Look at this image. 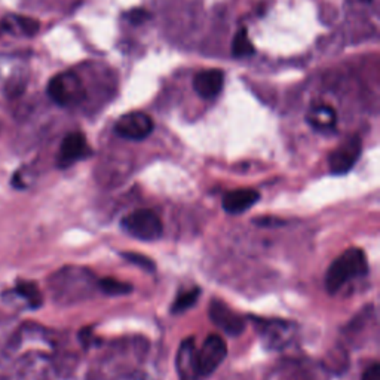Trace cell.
I'll return each instance as SVG.
<instances>
[{
  "mask_svg": "<svg viewBox=\"0 0 380 380\" xmlns=\"http://www.w3.org/2000/svg\"><path fill=\"white\" fill-rule=\"evenodd\" d=\"M369 266L360 248H350L342 256H339L325 275V287L330 294L337 293L346 282L360 278L367 273Z\"/></svg>",
  "mask_w": 380,
  "mask_h": 380,
  "instance_id": "1",
  "label": "cell"
},
{
  "mask_svg": "<svg viewBox=\"0 0 380 380\" xmlns=\"http://www.w3.org/2000/svg\"><path fill=\"white\" fill-rule=\"evenodd\" d=\"M46 93L49 98L61 107L77 106L85 98V88L81 77L73 72H64L52 77Z\"/></svg>",
  "mask_w": 380,
  "mask_h": 380,
  "instance_id": "2",
  "label": "cell"
},
{
  "mask_svg": "<svg viewBox=\"0 0 380 380\" xmlns=\"http://www.w3.org/2000/svg\"><path fill=\"white\" fill-rule=\"evenodd\" d=\"M122 228L131 237L140 241H156L161 238L164 226L161 218L150 209H137L124 217Z\"/></svg>",
  "mask_w": 380,
  "mask_h": 380,
  "instance_id": "3",
  "label": "cell"
},
{
  "mask_svg": "<svg viewBox=\"0 0 380 380\" xmlns=\"http://www.w3.org/2000/svg\"><path fill=\"white\" fill-rule=\"evenodd\" d=\"M85 270L77 269H63L51 278L49 285L52 296L57 301H73L82 297L79 291V282L85 278Z\"/></svg>",
  "mask_w": 380,
  "mask_h": 380,
  "instance_id": "4",
  "label": "cell"
},
{
  "mask_svg": "<svg viewBox=\"0 0 380 380\" xmlns=\"http://www.w3.org/2000/svg\"><path fill=\"white\" fill-rule=\"evenodd\" d=\"M226 355L228 348L225 340L217 334H209L202 343V348L198 350V367L201 377L214 373Z\"/></svg>",
  "mask_w": 380,
  "mask_h": 380,
  "instance_id": "5",
  "label": "cell"
},
{
  "mask_svg": "<svg viewBox=\"0 0 380 380\" xmlns=\"http://www.w3.org/2000/svg\"><path fill=\"white\" fill-rule=\"evenodd\" d=\"M114 131L116 134L122 138L140 141L152 134L153 121L146 113L133 112L124 114L121 119L116 122Z\"/></svg>",
  "mask_w": 380,
  "mask_h": 380,
  "instance_id": "6",
  "label": "cell"
},
{
  "mask_svg": "<svg viewBox=\"0 0 380 380\" xmlns=\"http://www.w3.org/2000/svg\"><path fill=\"white\" fill-rule=\"evenodd\" d=\"M360 155H361V140L360 137L353 136L340 144V146L329 156L330 171L336 176L346 174L349 169L355 165Z\"/></svg>",
  "mask_w": 380,
  "mask_h": 380,
  "instance_id": "7",
  "label": "cell"
},
{
  "mask_svg": "<svg viewBox=\"0 0 380 380\" xmlns=\"http://www.w3.org/2000/svg\"><path fill=\"white\" fill-rule=\"evenodd\" d=\"M209 318L218 327L220 330L225 332L229 336L237 337L242 334L245 330V322L238 315L237 312H233L228 305L223 301L213 300L209 305Z\"/></svg>",
  "mask_w": 380,
  "mask_h": 380,
  "instance_id": "8",
  "label": "cell"
},
{
  "mask_svg": "<svg viewBox=\"0 0 380 380\" xmlns=\"http://www.w3.org/2000/svg\"><path fill=\"white\" fill-rule=\"evenodd\" d=\"M89 153L86 138L81 133H72L65 136L58 152L57 164L60 168H69L74 162L84 159Z\"/></svg>",
  "mask_w": 380,
  "mask_h": 380,
  "instance_id": "9",
  "label": "cell"
},
{
  "mask_svg": "<svg viewBox=\"0 0 380 380\" xmlns=\"http://www.w3.org/2000/svg\"><path fill=\"white\" fill-rule=\"evenodd\" d=\"M177 373L178 380H199L198 350L195 348V340L186 339L177 352Z\"/></svg>",
  "mask_w": 380,
  "mask_h": 380,
  "instance_id": "10",
  "label": "cell"
},
{
  "mask_svg": "<svg viewBox=\"0 0 380 380\" xmlns=\"http://www.w3.org/2000/svg\"><path fill=\"white\" fill-rule=\"evenodd\" d=\"M225 85V73L218 69L199 72L193 77V88L202 98L216 97Z\"/></svg>",
  "mask_w": 380,
  "mask_h": 380,
  "instance_id": "11",
  "label": "cell"
},
{
  "mask_svg": "<svg viewBox=\"0 0 380 380\" xmlns=\"http://www.w3.org/2000/svg\"><path fill=\"white\" fill-rule=\"evenodd\" d=\"M260 199L258 192L253 189L230 190L223 196V209L229 214H242Z\"/></svg>",
  "mask_w": 380,
  "mask_h": 380,
  "instance_id": "12",
  "label": "cell"
},
{
  "mask_svg": "<svg viewBox=\"0 0 380 380\" xmlns=\"http://www.w3.org/2000/svg\"><path fill=\"white\" fill-rule=\"evenodd\" d=\"M2 27H4V30H6L11 34H17V36L20 34V36L32 37L39 30H41V24H39L37 20L30 18V17L11 14L4 18Z\"/></svg>",
  "mask_w": 380,
  "mask_h": 380,
  "instance_id": "13",
  "label": "cell"
},
{
  "mask_svg": "<svg viewBox=\"0 0 380 380\" xmlns=\"http://www.w3.org/2000/svg\"><path fill=\"white\" fill-rule=\"evenodd\" d=\"M306 119L312 128H315L318 131H327V129H333L336 126L337 116L333 107L321 104V106L312 107L308 112Z\"/></svg>",
  "mask_w": 380,
  "mask_h": 380,
  "instance_id": "14",
  "label": "cell"
},
{
  "mask_svg": "<svg viewBox=\"0 0 380 380\" xmlns=\"http://www.w3.org/2000/svg\"><path fill=\"white\" fill-rule=\"evenodd\" d=\"M254 45L248 37V33L245 29H241L237 32L232 42V55L235 58H247L254 54Z\"/></svg>",
  "mask_w": 380,
  "mask_h": 380,
  "instance_id": "15",
  "label": "cell"
},
{
  "mask_svg": "<svg viewBox=\"0 0 380 380\" xmlns=\"http://www.w3.org/2000/svg\"><path fill=\"white\" fill-rule=\"evenodd\" d=\"M15 293L27 301V305L32 308H39L42 305V294L39 291V288L33 282H18Z\"/></svg>",
  "mask_w": 380,
  "mask_h": 380,
  "instance_id": "16",
  "label": "cell"
},
{
  "mask_svg": "<svg viewBox=\"0 0 380 380\" xmlns=\"http://www.w3.org/2000/svg\"><path fill=\"white\" fill-rule=\"evenodd\" d=\"M261 325L265 327V336L272 346H280L284 343L281 337H287V324L278 321H261Z\"/></svg>",
  "mask_w": 380,
  "mask_h": 380,
  "instance_id": "17",
  "label": "cell"
},
{
  "mask_svg": "<svg viewBox=\"0 0 380 380\" xmlns=\"http://www.w3.org/2000/svg\"><path fill=\"white\" fill-rule=\"evenodd\" d=\"M100 288L103 290V293H106L109 296H122V294H128L133 290V287L126 282L122 281H116L113 278H104L100 281Z\"/></svg>",
  "mask_w": 380,
  "mask_h": 380,
  "instance_id": "18",
  "label": "cell"
},
{
  "mask_svg": "<svg viewBox=\"0 0 380 380\" xmlns=\"http://www.w3.org/2000/svg\"><path fill=\"white\" fill-rule=\"evenodd\" d=\"M198 297H199V288H193V290L181 293L174 300V305L171 309L173 313H181V312L188 310L189 308H192L195 305V301L198 300Z\"/></svg>",
  "mask_w": 380,
  "mask_h": 380,
  "instance_id": "19",
  "label": "cell"
},
{
  "mask_svg": "<svg viewBox=\"0 0 380 380\" xmlns=\"http://www.w3.org/2000/svg\"><path fill=\"white\" fill-rule=\"evenodd\" d=\"M126 18L129 20V22H133V24H143L144 21H148L150 18V14L146 11V9H133V11H129L128 14H126Z\"/></svg>",
  "mask_w": 380,
  "mask_h": 380,
  "instance_id": "20",
  "label": "cell"
},
{
  "mask_svg": "<svg viewBox=\"0 0 380 380\" xmlns=\"http://www.w3.org/2000/svg\"><path fill=\"white\" fill-rule=\"evenodd\" d=\"M124 257L129 261H133V263H137L143 268H146V269H153V263H152V260H149L148 257H143L140 254H133V253H125Z\"/></svg>",
  "mask_w": 380,
  "mask_h": 380,
  "instance_id": "21",
  "label": "cell"
},
{
  "mask_svg": "<svg viewBox=\"0 0 380 380\" xmlns=\"http://www.w3.org/2000/svg\"><path fill=\"white\" fill-rule=\"evenodd\" d=\"M362 380H380V367L379 364H373L362 374Z\"/></svg>",
  "mask_w": 380,
  "mask_h": 380,
  "instance_id": "22",
  "label": "cell"
},
{
  "mask_svg": "<svg viewBox=\"0 0 380 380\" xmlns=\"http://www.w3.org/2000/svg\"><path fill=\"white\" fill-rule=\"evenodd\" d=\"M362 2H372V0H362Z\"/></svg>",
  "mask_w": 380,
  "mask_h": 380,
  "instance_id": "23",
  "label": "cell"
}]
</instances>
